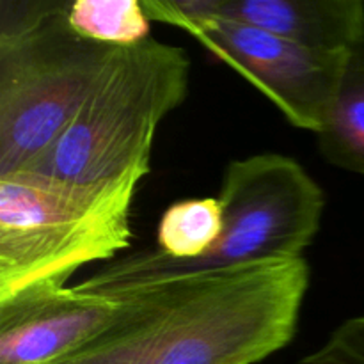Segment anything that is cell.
I'll return each mask as SVG.
<instances>
[{
  "mask_svg": "<svg viewBox=\"0 0 364 364\" xmlns=\"http://www.w3.org/2000/svg\"><path fill=\"white\" fill-rule=\"evenodd\" d=\"M304 258L198 274L123 295L112 322L50 364H258L291 343Z\"/></svg>",
  "mask_w": 364,
  "mask_h": 364,
  "instance_id": "obj_1",
  "label": "cell"
},
{
  "mask_svg": "<svg viewBox=\"0 0 364 364\" xmlns=\"http://www.w3.org/2000/svg\"><path fill=\"white\" fill-rule=\"evenodd\" d=\"M219 201L223 235L203 258L176 262L156 249H146L112 259L77 288L116 297L180 277L302 258L326 210L320 185L297 160L279 153H259L228 164Z\"/></svg>",
  "mask_w": 364,
  "mask_h": 364,
  "instance_id": "obj_2",
  "label": "cell"
},
{
  "mask_svg": "<svg viewBox=\"0 0 364 364\" xmlns=\"http://www.w3.org/2000/svg\"><path fill=\"white\" fill-rule=\"evenodd\" d=\"M191 59L149 38L117 48L75 119L52 148L21 173L70 185L141 183L164 117L185 102Z\"/></svg>",
  "mask_w": 364,
  "mask_h": 364,
  "instance_id": "obj_3",
  "label": "cell"
},
{
  "mask_svg": "<svg viewBox=\"0 0 364 364\" xmlns=\"http://www.w3.org/2000/svg\"><path fill=\"white\" fill-rule=\"evenodd\" d=\"M68 0H0V178L64 134L117 48L78 36Z\"/></svg>",
  "mask_w": 364,
  "mask_h": 364,
  "instance_id": "obj_4",
  "label": "cell"
},
{
  "mask_svg": "<svg viewBox=\"0 0 364 364\" xmlns=\"http://www.w3.org/2000/svg\"><path fill=\"white\" fill-rule=\"evenodd\" d=\"M137 181L70 185L16 173L0 178V302L80 267L116 259L134 238Z\"/></svg>",
  "mask_w": 364,
  "mask_h": 364,
  "instance_id": "obj_5",
  "label": "cell"
},
{
  "mask_svg": "<svg viewBox=\"0 0 364 364\" xmlns=\"http://www.w3.org/2000/svg\"><path fill=\"white\" fill-rule=\"evenodd\" d=\"M151 21L174 25L233 68L301 130L318 134L331 112L347 53L318 52L252 25L212 14L210 0H142Z\"/></svg>",
  "mask_w": 364,
  "mask_h": 364,
  "instance_id": "obj_6",
  "label": "cell"
},
{
  "mask_svg": "<svg viewBox=\"0 0 364 364\" xmlns=\"http://www.w3.org/2000/svg\"><path fill=\"white\" fill-rule=\"evenodd\" d=\"M119 297L41 283L0 302V364H50L91 341L114 320Z\"/></svg>",
  "mask_w": 364,
  "mask_h": 364,
  "instance_id": "obj_7",
  "label": "cell"
},
{
  "mask_svg": "<svg viewBox=\"0 0 364 364\" xmlns=\"http://www.w3.org/2000/svg\"><path fill=\"white\" fill-rule=\"evenodd\" d=\"M210 11L318 52L364 43L363 0H210Z\"/></svg>",
  "mask_w": 364,
  "mask_h": 364,
  "instance_id": "obj_8",
  "label": "cell"
},
{
  "mask_svg": "<svg viewBox=\"0 0 364 364\" xmlns=\"http://www.w3.org/2000/svg\"><path fill=\"white\" fill-rule=\"evenodd\" d=\"M316 141L326 162L364 176V43L347 53L336 98Z\"/></svg>",
  "mask_w": 364,
  "mask_h": 364,
  "instance_id": "obj_9",
  "label": "cell"
},
{
  "mask_svg": "<svg viewBox=\"0 0 364 364\" xmlns=\"http://www.w3.org/2000/svg\"><path fill=\"white\" fill-rule=\"evenodd\" d=\"M224 230L219 198H191L173 203L160 217L156 251L176 262H192L212 251Z\"/></svg>",
  "mask_w": 364,
  "mask_h": 364,
  "instance_id": "obj_10",
  "label": "cell"
},
{
  "mask_svg": "<svg viewBox=\"0 0 364 364\" xmlns=\"http://www.w3.org/2000/svg\"><path fill=\"white\" fill-rule=\"evenodd\" d=\"M70 27L82 38L110 48H132L148 41L151 20L139 0L68 2Z\"/></svg>",
  "mask_w": 364,
  "mask_h": 364,
  "instance_id": "obj_11",
  "label": "cell"
},
{
  "mask_svg": "<svg viewBox=\"0 0 364 364\" xmlns=\"http://www.w3.org/2000/svg\"><path fill=\"white\" fill-rule=\"evenodd\" d=\"M297 364H364V315L345 320L322 347Z\"/></svg>",
  "mask_w": 364,
  "mask_h": 364,
  "instance_id": "obj_12",
  "label": "cell"
}]
</instances>
